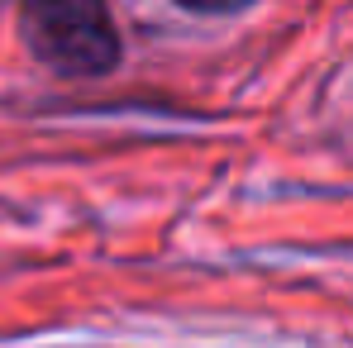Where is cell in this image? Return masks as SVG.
Masks as SVG:
<instances>
[{"instance_id": "cell-1", "label": "cell", "mask_w": 353, "mask_h": 348, "mask_svg": "<svg viewBox=\"0 0 353 348\" xmlns=\"http://www.w3.org/2000/svg\"><path fill=\"white\" fill-rule=\"evenodd\" d=\"M29 53L62 81H96L124 62V39L105 5L91 0H34L19 10Z\"/></svg>"}]
</instances>
